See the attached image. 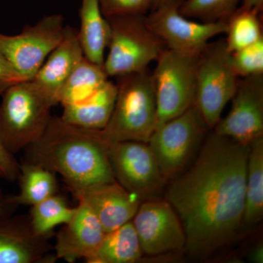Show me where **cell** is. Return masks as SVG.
Wrapping results in <instances>:
<instances>
[{
    "instance_id": "cell-7",
    "label": "cell",
    "mask_w": 263,
    "mask_h": 263,
    "mask_svg": "<svg viewBox=\"0 0 263 263\" xmlns=\"http://www.w3.org/2000/svg\"><path fill=\"white\" fill-rule=\"evenodd\" d=\"M239 79L232 65L224 40L209 43L198 57L195 103L209 129H214L220 120Z\"/></svg>"
},
{
    "instance_id": "cell-9",
    "label": "cell",
    "mask_w": 263,
    "mask_h": 263,
    "mask_svg": "<svg viewBox=\"0 0 263 263\" xmlns=\"http://www.w3.org/2000/svg\"><path fill=\"white\" fill-rule=\"evenodd\" d=\"M66 27L60 14L47 15L20 34H0V50L25 81H32L65 37Z\"/></svg>"
},
{
    "instance_id": "cell-31",
    "label": "cell",
    "mask_w": 263,
    "mask_h": 263,
    "mask_svg": "<svg viewBox=\"0 0 263 263\" xmlns=\"http://www.w3.org/2000/svg\"><path fill=\"white\" fill-rule=\"evenodd\" d=\"M18 207L13 195L5 194L0 186V216L13 215Z\"/></svg>"
},
{
    "instance_id": "cell-30",
    "label": "cell",
    "mask_w": 263,
    "mask_h": 263,
    "mask_svg": "<svg viewBox=\"0 0 263 263\" xmlns=\"http://www.w3.org/2000/svg\"><path fill=\"white\" fill-rule=\"evenodd\" d=\"M22 81H27L24 80L0 50V95L10 86Z\"/></svg>"
},
{
    "instance_id": "cell-5",
    "label": "cell",
    "mask_w": 263,
    "mask_h": 263,
    "mask_svg": "<svg viewBox=\"0 0 263 263\" xmlns=\"http://www.w3.org/2000/svg\"><path fill=\"white\" fill-rule=\"evenodd\" d=\"M146 15L106 18L110 34L103 67L108 77L142 72L167 48L147 25Z\"/></svg>"
},
{
    "instance_id": "cell-26",
    "label": "cell",
    "mask_w": 263,
    "mask_h": 263,
    "mask_svg": "<svg viewBox=\"0 0 263 263\" xmlns=\"http://www.w3.org/2000/svg\"><path fill=\"white\" fill-rule=\"evenodd\" d=\"M241 0H181L179 11L189 18L205 23L228 22Z\"/></svg>"
},
{
    "instance_id": "cell-23",
    "label": "cell",
    "mask_w": 263,
    "mask_h": 263,
    "mask_svg": "<svg viewBox=\"0 0 263 263\" xmlns=\"http://www.w3.org/2000/svg\"><path fill=\"white\" fill-rule=\"evenodd\" d=\"M108 80L103 65L90 61L84 57L62 86L59 104L64 106L82 101Z\"/></svg>"
},
{
    "instance_id": "cell-2",
    "label": "cell",
    "mask_w": 263,
    "mask_h": 263,
    "mask_svg": "<svg viewBox=\"0 0 263 263\" xmlns=\"http://www.w3.org/2000/svg\"><path fill=\"white\" fill-rule=\"evenodd\" d=\"M108 141L100 130L85 129L52 117L43 136L25 148V160L62 176L72 193L113 182Z\"/></svg>"
},
{
    "instance_id": "cell-10",
    "label": "cell",
    "mask_w": 263,
    "mask_h": 263,
    "mask_svg": "<svg viewBox=\"0 0 263 263\" xmlns=\"http://www.w3.org/2000/svg\"><path fill=\"white\" fill-rule=\"evenodd\" d=\"M181 0L161 5L146 15L147 25L167 48L188 56H199L209 41L224 34L228 22H197L180 13Z\"/></svg>"
},
{
    "instance_id": "cell-34",
    "label": "cell",
    "mask_w": 263,
    "mask_h": 263,
    "mask_svg": "<svg viewBox=\"0 0 263 263\" xmlns=\"http://www.w3.org/2000/svg\"><path fill=\"white\" fill-rule=\"evenodd\" d=\"M176 1V0H153V6L152 9L158 8L161 5L168 4V3H173V2Z\"/></svg>"
},
{
    "instance_id": "cell-22",
    "label": "cell",
    "mask_w": 263,
    "mask_h": 263,
    "mask_svg": "<svg viewBox=\"0 0 263 263\" xmlns=\"http://www.w3.org/2000/svg\"><path fill=\"white\" fill-rule=\"evenodd\" d=\"M56 174L41 164L23 161L20 163L19 191L13 195L20 205H35L55 195L58 190Z\"/></svg>"
},
{
    "instance_id": "cell-33",
    "label": "cell",
    "mask_w": 263,
    "mask_h": 263,
    "mask_svg": "<svg viewBox=\"0 0 263 263\" xmlns=\"http://www.w3.org/2000/svg\"><path fill=\"white\" fill-rule=\"evenodd\" d=\"M248 259L252 262H263V247L262 243L255 246V247L249 252Z\"/></svg>"
},
{
    "instance_id": "cell-27",
    "label": "cell",
    "mask_w": 263,
    "mask_h": 263,
    "mask_svg": "<svg viewBox=\"0 0 263 263\" xmlns=\"http://www.w3.org/2000/svg\"><path fill=\"white\" fill-rule=\"evenodd\" d=\"M232 65L238 78L263 74V38L230 53Z\"/></svg>"
},
{
    "instance_id": "cell-8",
    "label": "cell",
    "mask_w": 263,
    "mask_h": 263,
    "mask_svg": "<svg viewBox=\"0 0 263 263\" xmlns=\"http://www.w3.org/2000/svg\"><path fill=\"white\" fill-rule=\"evenodd\" d=\"M198 57L166 48L156 61L152 72L157 108L155 129L195 105Z\"/></svg>"
},
{
    "instance_id": "cell-32",
    "label": "cell",
    "mask_w": 263,
    "mask_h": 263,
    "mask_svg": "<svg viewBox=\"0 0 263 263\" xmlns=\"http://www.w3.org/2000/svg\"><path fill=\"white\" fill-rule=\"evenodd\" d=\"M239 9L252 10L262 14L263 10V0H241V5Z\"/></svg>"
},
{
    "instance_id": "cell-14",
    "label": "cell",
    "mask_w": 263,
    "mask_h": 263,
    "mask_svg": "<svg viewBox=\"0 0 263 263\" xmlns=\"http://www.w3.org/2000/svg\"><path fill=\"white\" fill-rule=\"evenodd\" d=\"M48 238L33 232L29 216H0V263H50Z\"/></svg>"
},
{
    "instance_id": "cell-16",
    "label": "cell",
    "mask_w": 263,
    "mask_h": 263,
    "mask_svg": "<svg viewBox=\"0 0 263 263\" xmlns=\"http://www.w3.org/2000/svg\"><path fill=\"white\" fill-rule=\"evenodd\" d=\"M86 202L103 226L105 233L132 221L143 200L117 181L102 183L74 193Z\"/></svg>"
},
{
    "instance_id": "cell-24",
    "label": "cell",
    "mask_w": 263,
    "mask_h": 263,
    "mask_svg": "<svg viewBox=\"0 0 263 263\" xmlns=\"http://www.w3.org/2000/svg\"><path fill=\"white\" fill-rule=\"evenodd\" d=\"M31 207L29 218L33 232L47 238L57 227L67 224L76 212V207H70L65 197L58 193Z\"/></svg>"
},
{
    "instance_id": "cell-29",
    "label": "cell",
    "mask_w": 263,
    "mask_h": 263,
    "mask_svg": "<svg viewBox=\"0 0 263 263\" xmlns=\"http://www.w3.org/2000/svg\"><path fill=\"white\" fill-rule=\"evenodd\" d=\"M20 163L0 139V178L13 182L18 179Z\"/></svg>"
},
{
    "instance_id": "cell-25",
    "label": "cell",
    "mask_w": 263,
    "mask_h": 263,
    "mask_svg": "<svg viewBox=\"0 0 263 263\" xmlns=\"http://www.w3.org/2000/svg\"><path fill=\"white\" fill-rule=\"evenodd\" d=\"M260 13L239 8L228 20L226 47L230 53L263 38Z\"/></svg>"
},
{
    "instance_id": "cell-18",
    "label": "cell",
    "mask_w": 263,
    "mask_h": 263,
    "mask_svg": "<svg viewBox=\"0 0 263 263\" xmlns=\"http://www.w3.org/2000/svg\"><path fill=\"white\" fill-rule=\"evenodd\" d=\"M117 95V84L108 80L89 98L79 103L64 105L60 117L78 127L102 130L111 117Z\"/></svg>"
},
{
    "instance_id": "cell-1",
    "label": "cell",
    "mask_w": 263,
    "mask_h": 263,
    "mask_svg": "<svg viewBox=\"0 0 263 263\" xmlns=\"http://www.w3.org/2000/svg\"><path fill=\"white\" fill-rule=\"evenodd\" d=\"M249 152L214 132L193 165L171 181L166 200L179 216L192 257L217 252L243 227Z\"/></svg>"
},
{
    "instance_id": "cell-15",
    "label": "cell",
    "mask_w": 263,
    "mask_h": 263,
    "mask_svg": "<svg viewBox=\"0 0 263 263\" xmlns=\"http://www.w3.org/2000/svg\"><path fill=\"white\" fill-rule=\"evenodd\" d=\"M78 201L75 214L57 233L54 246L57 259L70 263L80 259L86 262L95 253L106 234L89 205L82 200Z\"/></svg>"
},
{
    "instance_id": "cell-13",
    "label": "cell",
    "mask_w": 263,
    "mask_h": 263,
    "mask_svg": "<svg viewBox=\"0 0 263 263\" xmlns=\"http://www.w3.org/2000/svg\"><path fill=\"white\" fill-rule=\"evenodd\" d=\"M229 114L214 133L250 146L263 137V74L239 79Z\"/></svg>"
},
{
    "instance_id": "cell-19",
    "label": "cell",
    "mask_w": 263,
    "mask_h": 263,
    "mask_svg": "<svg viewBox=\"0 0 263 263\" xmlns=\"http://www.w3.org/2000/svg\"><path fill=\"white\" fill-rule=\"evenodd\" d=\"M79 16L81 27L78 36L84 57L90 61L103 65L110 29L100 9L99 0H81Z\"/></svg>"
},
{
    "instance_id": "cell-3",
    "label": "cell",
    "mask_w": 263,
    "mask_h": 263,
    "mask_svg": "<svg viewBox=\"0 0 263 263\" xmlns=\"http://www.w3.org/2000/svg\"><path fill=\"white\" fill-rule=\"evenodd\" d=\"M117 95L111 117L101 133L108 142L148 143L157 124V101L152 72L116 78Z\"/></svg>"
},
{
    "instance_id": "cell-6",
    "label": "cell",
    "mask_w": 263,
    "mask_h": 263,
    "mask_svg": "<svg viewBox=\"0 0 263 263\" xmlns=\"http://www.w3.org/2000/svg\"><path fill=\"white\" fill-rule=\"evenodd\" d=\"M209 129L196 105L155 129L148 142L164 182L182 174Z\"/></svg>"
},
{
    "instance_id": "cell-28",
    "label": "cell",
    "mask_w": 263,
    "mask_h": 263,
    "mask_svg": "<svg viewBox=\"0 0 263 263\" xmlns=\"http://www.w3.org/2000/svg\"><path fill=\"white\" fill-rule=\"evenodd\" d=\"M99 3L105 18L146 15L153 6V0H99Z\"/></svg>"
},
{
    "instance_id": "cell-11",
    "label": "cell",
    "mask_w": 263,
    "mask_h": 263,
    "mask_svg": "<svg viewBox=\"0 0 263 263\" xmlns=\"http://www.w3.org/2000/svg\"><path fill=\"white\" fill-rule=\"evenodd\" d=\"M107 150L116 181L143 201L165 183L148 143L108 141Z\"/></svg>"
},
{
    "instance_id": "cell-21",
    "label": "cell",
    "mask_w": 263,
    "mask_h": 263,
    "mask_svg": "<svg viewBox=\"0 0 263 263\" xmlns=\"http://www.w3.org/2000/svg\"><path fill=\"white\" fill-rule=\"evenodd\" d=\"M263 216V137L249 146L246 177L245 208L243 226L249 228Z\"/></svg>"
},
{
    "instance_id": "cell-20",
    "label": "cell",
    "mask_w": 263,
    "mask_h": 263,
    "mask_svg": "<svg viewBox=\"0 0 263 263\" xmlns=\"http://www.w3.org/2000/svg\"><path fill=\"white\" fill-rule=\"evenodd\" d=\"M143 256L139 238L133 221H129L106 233L95 253L86 262L134 263L139 262Z\"/></svg>"
},
{
    "instance_id": "cell-12",
    "label": "cell",
    "mask_w": 263,
    "mask_h": 263,
    "mask_svg": "<svg viewBox=\"0 0 263 263\" xmlns=\"http://www.w3.org/2000/svg\"><path fill=\"white\" fill-rule=\"evenodd\" d=\"M132 221L143 254L157 257L185 250L184 230L179 216L167 200L142 202Z\"/></svg>"
},
{
    "instance_id": "cell-17",
    "label": "cell",
    "mask_w": 263,
    "mask_h": 263,
    "mask_svg": "<svg viewBox=\"0 0 263 263\" xmlns=\"http://www.w3.org/2000/svg\"><path fill=\"white\" fill-rule=\"evenodd\" d=\"M84 57L78 31L66 27L62 42L50 53L32 80L53 106L58 105L62 86Z\"/></svg>"
},
{
    "instance_id": "cell-4",
    "label": "cell",
    "mask_w": 263,
    "mask_h": 263,
    "mask_svg": "<svg viewBox=\"0 0 263 263\" xmlns=\"http://www.w3.org/2000/svg\"><path fill=\"white\" fill-rule=\"evenodd\" d=\"M1 96L0 139L15 155L43 136L53 106L32 81L13 85Z\"/></svg>"
}]
</instances>
